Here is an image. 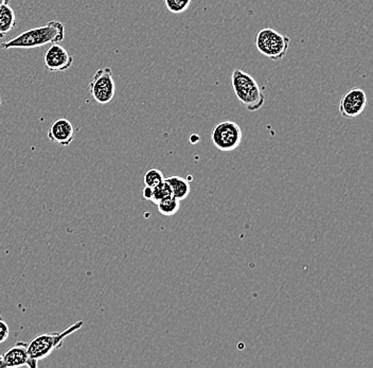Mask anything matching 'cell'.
<instances>
[{
  "label": "cell",
  "mask_w": 373,
  "mask_h": 368,
  "mask_svg": "<svg viewBox=\"0 0 373 368\" xmlns=\"http://www.w3.org/2000/svg\"><path fill=\"white\" fill-rule=\"evenodd\" d=\"M65 38V28L61 21H50L42 27L33 28L18 34L9 42L1 43L0 49H31L61 43Z\"/></svg>",
  "instance_id": "1"
},
{
  "label": "cell",
  "mask_w": 373,
  "mask_h": 368,
  "mask_svg": "<svg viewBox=\"0 0 373 368\" xmlns=\"http://www.w3.org/2000/svg\"><path fill=\"white\" fill-rule=\"evenodd\" d=\"M83 325H84V322L79 320L62 333H43V335L34 338L32 341L28 343L29 360H28L27 367L30 368L38 367L40 361L50 356L55 350L62 348L66 338L80 330Z\"/></svg>",
  "instance_id": "2"
},
{
  "label": "cell",
  "mask_w": 373,
  "mask_h": 368,
  "mask_svg": "<svg viewBox=\"0 0 373 368\" xmlns=\"http://www.w3.org/2000/svg\"><path fill=\"white\" fill-rule=\"evenodd\" d=\"M231 84L235 97L250 112H258L265 104L262 87L254 77L241 69H235L231 76Z\"/></svg>",
  "instance_id": "3"
},
{
  "label": "cell",
  "mask_w": 373,
  "mask_h": 368,
  "mask_svg": "<svg viewBox=\"0 0 373 368\" xmlns=\"http://www.w3.org/2000/svg\"><path fill=\"white\" fill-rule=\"evenodd\" d=\"M289 43L291 38L289 36L283 35L272 28L260 30L255 40L257 50L274 62H279L286 55Z\"/></svg>",
  "instance_id": "4"
},
{
  "label": "cell",
  "mask_w": 373,
  "mask_h": 368,
  "mask_svg": "<svg viewBox=\"0 0 373 368\" xmlns=\"http://www.w3.org/2000/svg\"><path fill=\"white\" fill-rule=\"evenodd\" d=\"M243 133L239 124L233 121H221L211 132V141L220 151L230 152L241 145Z\"/></svg>",
  "instance_id": "5"
},
{
  "label": "cell",
  "mask_w": 373,
  "mask_h": 368,
  "mask_svg": "<svg viewBox=\"0 0 373 368\" xmlns=\"http://www.w3.org/2000/svg\"><path fill=\"white\" fill-rule=\"evenodd\" d=\"M89 91L94 101L101 106L111 104L116 95V83L109 67L96 70L89 82Z\"/></svg>",
  "instance_id": "6"
},
{
  "label": "cell",
  "mask_w": 373,
  "mask_h": 368,
  "mask_svg": "<svg viewBox=\"0 0 373 368\" xmlns=\"http://www.w3.org/2000/svg\"><path fill=\"white\" fill-rule=\"evenodd\" d=\"M367 106V95L359 87H353L344 94L340 102V113L344 118L355 119L363 114Z\"/></svg>",
  "instance_id": "7"
},
{
  "label": "cell",
  "mask_w": 373,
  "mask_h": 368,
  "mask_svg": "<svg viewBox=\"0 0 373 368\" xmlns=\"http://www.w3.org/2000/svg\"><path fill=\"white\" fill-rule=\"evenodd\" d=\"M45 67L48 72H66L74 64V57L59 43L51 44L44 57Z\"/></svg>",
  "instance_id": "8"
},
{
  "label": "cell",
  "mask_w": 373,
  "mask_h": 368,
  "mask_svg": "<svg viewBox=\"0 0 373 368\" xmlns=\"http://www.w3.org/2000/svg\"><path fill=\"white\" fill-rule=\"evenodd\" d=\"M48 139L51 143L68 147L74 139V128L68 119L61 118L51 124L48 130Z\"/></svg>",
  "instance_id": "9"
},
{
  "label": "cell",
  "mask_w": 373,
  "mask_h": 368,
  "mask_svg": "<svg viewBox=\"0 0 373 368\" xmlns=\"http://www.w3.org/2000/svg\"><path fill=\"white\" fill-rule=\"evenodd\" d=\"M2 357H4L6 368L25 367V365H27L28 360H29L28 343H26V342H17Z\"/></svg>",
  "instance_id": "10"
},
{
  "label": "cell",
  "mask_w": 373,
  "mask_h": 368,
  "mask_svg": "<svg viewBox=\"0 0 373 368\" xmlns=\"http://www.w3.org/2000/svg\"><path fill=\"white\" fill-rule=\"evenodd\" d=\"M172 190L173 196L179 201H183L190 194L191 186L188 179L181 177H170L165 179Z\"/></svg>",
  "instance_id": "11"
},
{
  "label": "cell",
  "mask_w": 373,
  "mask_h": 368,
  "mask_svg": "<svg viewBox=\"0 0 373 368\" xmlns=\"http://www.w3.org/2000/svg\"><path fill=\"white\" fill-rule=\"evenodd\" d=\"M16 26L14 10L9 4L0 6V38H4Z\"/></svg>",
  "instance_id": "12"
},
{
  "label": "cell",
  "mask_w": 373,
  "mask_h": 368,
  "mask_svg": "<svg viewBox=\"0 0 373 368\" xmlns=\"http://www.w3.org/2000/svg\"><path fill=\"white\" fill-rule=\"evenodd\" d=\"M158 211L162 213V216L166 217H172L177 211L181 208V201L177 200L174 196H169V198L165 199L162 202L157 204Z\"/></svg>",
  "instance_id": "13"
},
{
  "label": "cell",
  "mask_w": 373,
  "mask_h": 368,
  "mask_svg": "<svg viewBox=\"0 0 373 368\" xmlns=\"http://www.w3.org/2000/svg\"><path fill=\"white\" fill-rule=\"evenodd\" d=\"M172 196V190H171L170 186H169V184L167 183L166 181H164L162 182L160 185L153 188V196H152L151 202L157 205L158 203L162 202L165 199Z\"/></svg>",
  "instance_id": "14"
},
{
  "label": "cell",
  "mask_w": 373,
  "mask_h": 368,
  "mask_svg": "<svg viewBox=\"0 0 373 368\" xmlns=\"http://www.w3.org/2000/svg\"><path fill=\"white\" fill-rule=\"evenodd\" d=\"M192 0H165V4H166L167 9L169 12L173 13V14H182V13L186 12L190 6Z\"/></svg>",
  "instance_id": "15"
},
{
  "label": "cell",
  "mask_w": 373,
  "mask_h": 368,
  "mask_svg": "<svg viewBox=\"0 0 373 368\" xmlns=\"http://www.w3.org/2000/svg\"><path fill=\"white\" fill-rule=\"evenodd\" d=\"M143 179L147 187L154 188L165 181L164 173L158 169H151L145 172Z\"/></svg>",
  "instance_id": "16"
},
{
  "label": "cell",
  "mask_w": 373,
  "mask_h": 368,
  "mask_svg": "<svg viewBox=\"0 0 373 368\" xmlns=\"http://www.w3.org/2000/svg\"><path fill=\"white\" fill-rule=\"evenodd\" d=\"M9 335H10V329H9L8 324L6 320L0 316V344L4 343L8 340Z\"/></svg>",
  "instance_id": "17"
},
{
  "label": "cell",
  "mask_w": 373,
  "mask_h": 368,
  "mask_svg": "<svg viewBox=\"0 0 373 368\" xmlns=\"http://www.w3.org/2000/svg\"><path fill=\"white\" fill-rule=\"evenodd\" d=\"M143 196L145 200L151 201L152 196H153V188L147 187V186H145V189H143Z\"/></svg>",
  "instance_id": "18"
},
{
  "label": "cell",
  "mask_w": 373,
  "mask_h": 368,
  "mask_svg": "<svg viewBox=\"0 0 373 368\" xmlns=\"http://www.w3.org/2000/svg\"><path fill=\"white\" fill-rule=\"evenodd\" d=\"M0 368H6V364H4V357L0 355Z\"/></svg>",
  "instance_id": "19"
},
{
  "label": "cell",
  "mask_w": 373,
  "mask_h": 368,
  "mask_svg": "<svg viewBox=\"0 0 373 368\" xmlns=\"http://www.w3.org/2000/svg\"><path fill=\"white\" fill-rule=\"evenodd\" d=\"M10 2V0H0V6H4V4H8Z\"/></svg>",
  "instance_id": "20"
},
{
  "label": "cell",
  "mask_w": 373,
  "mask_h": 368,
  "mask_svg": "<svg viewBox=\"0 0 373 368\" xmlns=\"http://www.w3.org/2000/svg\"><path fill=\"white\" fill-rule=\"evenodd\" d=\"M0 106H1V96H0Z\"/></svg>",
  "instance_id": "21"
}]
</instances>
